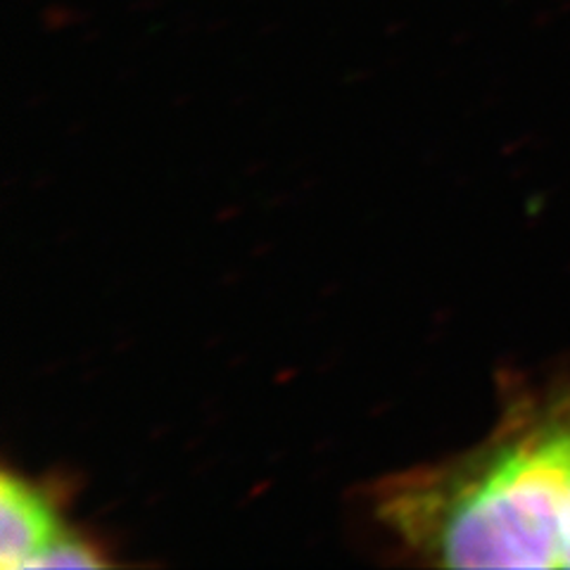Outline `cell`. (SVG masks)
<instances>
[{
	"mask_svg": "<svg viewBox=\"0 0 570 570\" xmlns=\"http://www.w3.org/2000/svg\"><path fill=\"white\" fill-rule=\"evenodd\" d=\"M105 561L96 554L91 544H86L71 534H60V538L46 547L39 557H36L29 568H100Z\"/></svg>",
	"mask_w": 570,
	"mask_h": 570,
	"instance_id": "cell-3",
	"label": "cell"
},
{
	"mask_svg": "<svg viewBox=\"0 0 570 570\" xmlns=\"http://www.w3.org/2000/svg\"><path fill=\"white\" fill-rule=\"evenodd\" d=\"M62 532L56 509L24 480L0 478V568H29Z\"/></svg>",
	"mask_w": 570,
	"mask_h": 570,
	"instance_id": "cell-2",
	"label": "cell"
},
{
	"mask_svg": "<svg viewBox=\"0 0 570 570\" xmlns=\"http://www.w3.org/2000/svg\"><path fill=\"white\" fill-rule=\"evenodd\" d=\"M381 521L456 568H570V419L515 425L475 454L392 480Z\"/></svg>",
	"mask_w": 570,
	"mask_h": 570,
	"instance_id": "cell-1",
	"label": "cell"
}]
</instances>
